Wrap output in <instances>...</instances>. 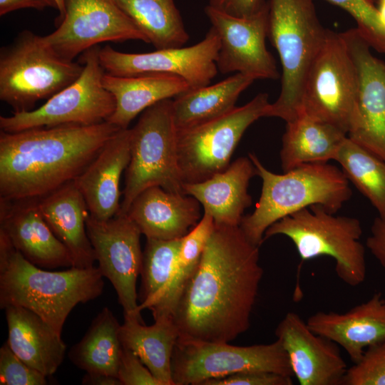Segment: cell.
<instances>
[{"label": "cell", "instance_id": "44", "mask_svg": "<svg viewBox=\"0 0 385 385\" xmlns=\"http://www.w3.org/2000/svg\"><path fill=\"white\" fill-rule=\"evenodd\" d=\"M57 4L58 15L56 19V24L58 25L63 19L65 13L64 0H55Z\"/></svg>", "mask_w": 385, "mask_h": 385}, {"label": "cell", "instance_id": "43", "mask_svg": "<svg viewBox=\"0 0 385 385\" xmlns=\"http://www.w3.org/2000/svg\"><path fill=\"white\" fill-rule=\"evenodd\" d=\"M81 382L83 385H122L118 377L101 373L86 372Z\"/></svg>", "mask_w": 385, "mask_h": 385}, {"label": "cell", "instance_id": "26", "mask_svg": "<svg viewBox=\"0 0 385 385\" xmlns=\"http://www.w3.org/2000/svg\"><path fill=\"white\" fill-rule=\"evenodd\" d=\"M102 83L114 97L115 108L108 122L120 129L155 103L190 89L183 78L168 74L115 76L104 73Z\"/></svg>", "mask_w": 385, "mask_h": 385}, {"label": "cell", "instance_id": "33", "mask_svg": "<svg viewBox=\"0 0 385 385\" xmlns=\"http://www.w3.org/2000/svg\"><path fill=\"white\" fill-rule=\"evenodd\" d=\"M349 181L365 196L385 218V162L348 137L335 159Z\"/></svg>", "mask_w": 385, "mask_h": 385}, {"label": "cell", "instance_id": "28", "mask_svg": "<svg viewBox=\"0 0 385 385\" xmlns=\"http://www.w3.org/2000/svg\"><path fill=\"white\" fill-rule=\"evenodd\" d=\"M347 135L303 112L287 123L280 151L284 172L305 163H326L337 158Z\"/></svg>", "mask_w": 385, "mask_h": 385}, {"label": "cell", "instance_id": "9", "mask_svg": "<svg viewBox=\"0 0 385 385\" xmlns=\"http://www.w3.org/2000/svg\"><path fill=\"white\" fill-rule=\"evenodd\" d=\"M93 46L81 54L83 70L72 83L29 111L0 116L1 130L7 133L65 124L92 125L108 121L115 108L113 96L105 88V73Z\"/></svg>", "mask_w": 385, "mask_h": 385}, {"label": "cell", "instance_id": "42", "mask_svg": "<svg viewBox=\"0 0 385 385\" xmlns=\"http://www.w3.org/2000/svg\"><path fill=\"white\" fill-rule=\"evenodd\" d=\"M48 7L57 9L55 0H0V16L23 9L42 11Z\"/></svg>", "mask_w": 385, "mask_h": 385}, {"label": "cell", "instance_id": "39", "mask_svg": "<svg viewBox=\"0 0 385 385\" xmlns=\"http://www.w3.org/2000/svg\"><path fill=\"white\" fill-rule=\"evenodd\" d=\"M292 376L267 371H244L206 381L202 385H292Z\"/></svg>", "mask_w": 385, "mask_h": 385}, {"label": "cell", "instance_id": "45", "mask_svg": "<svg viewBox=\"0 0 385 385\" xmlns=\"http://www.w3.org/2000/svg\"><path fill=\"white\" fill-rule=\"evenodd\" d=\"M378 9L380 21L385 28V0H381L380 6Z\"/></svg>", "mask_w": 385, "mask_h": 385}, {"label": "cell", "instance_id": "2", "mask_svg": "<svg viewBox=\"0 0 385 385\" xmlns=\"http://www.w3.org/2000/svg\"><path fill=\"white\" fill-rule=\"evenodd\" d=\"M120 129L106 121L1 130V198H40L74 180Z\"/></svg>", "mask_w": 385, "mask_h": 385}, {"label": "cell", "instance_id": "10", "mask_svg": "<svg viewBox=\"0 0 385 385\" xmlns=\"http://www.w3.org/2000/svg\"><path fill=\"white\" fill-rule=\"evenodd\" d=\"M174 385H202L206 381L244 371L294 376L281 342L251 346L178 339L172 357Z\"/></svg>", "mask_w": 385, "mask_h": 385}, {"label": "cell", "instance_id": "6", "mask_svg": "<svg viewBox=\"0 0 385 385\" xmlns=\"http://www.w3.org/2000/svg\"><path fill=\"white\" fill-rule=\"evenodd\" d=\"M314 205L284 217L265 231L263 242L283 235L294 243L301 262L321 256L332 257L339 278L351 287L363 283L366 276L365 248L359 241L360 221L337 216Z\"/></svg>", "mask_w": 385, "mask_h": 385}, {"label": "cell", "instance_id": "1", "mask_svg": "<svg viewBox=\"0 0 385 385\" xmlns=\"http://www.w3.org/2000/svg\"><path fill=\"white\" fill-rule=\"evenodd\" d=\"M240 226L216 225L172 317L179 339L230 342L250 327L263 270Z\"/></svg>", "mask_w": 385, "mask_h": 385}, {"label": "cell", "instance_id": "19", "mask_svg": "<svg viewBox=\"0 0 385 385\" xmlns=\"http://www.w3.org/2000/svg\"><path fill=\"white\" fill-rule=\"evenodd\" d=\"M0 231L18 252L39 267L73 266L69 251L42 216L38 198H0Z\"/></svg>", "mask_w": 385, "mask_h": 385}, {"label": "cell", "instance_id": "5", "mask_svg": "<svg viewBox=\"0 0 385 385\" xmlns=\"http://www.w3.org/2000/svg\"><path fill=\"white\" fill-rule=\"evenodd\" d=\"M268 3L267 37L279 56L282 75L279 96L270 103L265 117H277L287 123L301 113L304 81L329 29L321 24L314 0Z\"/></svg>", "mask_w": 385, "mask_h": 385}, {"label": "cell", "instance_id": "27", "mask_svg": "<svg viewBox=\"0 0 385 385\" xmlns=\"http://www.w3.org/2000/svg\"><path fill=\"white\" fill-rule=\"evenodd\" d=\"M120 337L123 347L133 351L161 385H174L172 357L179 333L171 316L155 317L150 326L142 318L124 316Z\"/></svg>", "mask_w": 385, "mask_h": 385}, {"label": "cell", "instance_id": "32", "mask_svg": "<svg viewBox=\"0 0 385 385\" xmlns=\"http://www.w3.org/2000/svg\"><path fill=\"white\" fill-rule=\"evenodd\" d=\"M214 227L212 217L204 212L198 223L182 237L172 279L159 300L149 309L153 318L160 315L172 317L178 300L196 270Z\"/></svg>", "mask_w": 385, "mask_h": 385}, {"label": "cell", "instance_id": "13", "mask_svg": "<svg viewBox=\"0 0 385 385\" xmlns=\"http://www.w3.org/2000/svg\"><path fill=\"white\" fill-rule=\"evenodd\" d=\"M62 21L43 42L60 58L73 61L86 50L108 41H148L113 0H64Z\"/></svg>", "mask_w": 385, "mask_h": 385}, {"label": "cell", "instance_id": "38", "mask_svg": "<svg viewBox=\"0 0 385 385\" xmlns=\"http://www.w3.org/2000/svg\"><path fill=\"white\" fill-rule=\"evenodd\" d=\"M117 377L122 385H161L140 358L123 347Z\"/></svg>", "mask_w": 385, "mask_h": 385}, {"label": "cell", "instance_id": "12", "mask_svg": "<svg viewBox=\"0 0 385 385\" xmlns=\"http://www.w3.org/2000/svg\"><path fill=\"white\" fill-rule=\"evenodd\" d=\"M359 91L358 74L342 33L329 30L303 88L302 111L348 134Z\"/></svg>", "mask_w": 385, "mask_h": 385}, {"label": "cell", "instance_id": "36", "mask_svg": "<svg viewBox=\"0 0 385 385\" xmlns=\"http://www.w3.org/2000/svg\"><path fill=\"white\" fill-rule=\"evenodd\" d=\"M342 385H385V339L368 347L348 368Z\"/></svg>", "mask_w": 385, "mask_h": 385}, {"label": "cell", "instance_id": "22", "mask_svg": "<svg viewBox=\"0 0 385 385\" xmlns=\"http://www.w3.org/2000/svg\"><path fill=\"white\" fill-rule=\"evenodd\" d=\"M200 205L190 195L152 186L136 196L126 214L146 238L178 240L200 220Z\"/></svg>", "mask_w": 385, "mask_h": 385}, {"label": "cell", "instance_id": "21", "mask_svg": "<svg viewBox=\"0 0 385 385\" xmlns=\"http://www.w3.org/2000/svg\"><path fill=\"white\" fill-rule=\"evenodd\" d=\"M312 332L342 346L353 364L365 350L385 339V301L375 292L344 313L318 312L307 321Z\"/></svg>", "mask_w": 385, "mask_h": 385}, {"label": "cell", "instance_id": "7", "mask_svg": "<svg viewBox=\"0 0 385 385\" xmlns=\"http://www.w3.org/2000/svg\"><path fill=\"white\" fill-rule=\"evenodd\" d=\"M83 64L66 61L54 53L41 36L24 30L0 52V99L13 113L32 110L74 82Z\"/></svg>", "mask_w": 385, "mask_h": 385}, {"label": "cell", "instance_id": "23", "mask_svg": "<svg viewBox=\"0 0 385 385\" xmlns=\"http://www.w3.org/2000/svg\"><path fill=\"white\" fill-rule=\"evenodd\" d=\"M254 175L251 159L241 157L205 180L183 183V193L195 198L215 225L240 226L245 210L252 205L248 186Z\"/></svg>", "mask_w": 385, "mask_h": 385}, {"label": "cell", "instance_id": "31", "mask_svg": "<svg viewBox=\"0 0 385 385\" xmlns=\"http://www.w3.org/2000/svg\"><path fill=\"white\" fill-rule=\"evenodd\" d=\"M156 49L182 47L189 39L174 0H113Z\"/></svg>", "mask_w": 385, "mask_h": 385}, {"label": "cell", "instance_id": "14", "mask_svg": "<svg viewBox=\"0 0 385 385\" xmlns=\"http://www.w3.org/2000/svg\"><path fill=\"white\" fill-rule=\"evenodd\" d=\"M86 229L98 268L113 286L123 315L142 318L136 290L143 262L140 230L121 212L106 220L89 215Z\"/></svg>", "mask_w": 385, "mask_h": 385}, {"label": "cell", "instance_id": "35", "mask_svg": "<svg viewBox=\"0 0 385 385\" xmlns=\"http://www.w3.org/2000/svg\"><path fill=\"white\" fill-rule=\"evenodd\" d=\"M348 12L356 28L371 47L385 53V28L380 21L379 9L371 0H326Z\"/></svg>", "mask_w": 385, "mask_h": 385}, {"label": "cell", "instance_id": "4", "mask_svg": "<svg viewBox=\"0 0 385 385\" xmlns=\"http://www.w3.org/2000/svg\"><path fill=\"white\" fill-rule=\"evenodd\" d=\"M262 191L254 211L243 217L240 227L252 243L260 246L265 231L280 219L312 205L335 214L350 199L349 181L342 170L326 163H305L283 174L267 170L249 153Z\"/></svg>", "mask_w": 385, "mask_h": 385}, {"label": "cell", "instance_id": "30", "mask_svg": "<svg viewBox=\"0 0 385 385\" xmlns=\"http://www.w3.org/2000/svg\"><path fill=\"white\" fill-rule=\"evenodd\" d=\"M120 325L108 307L103 308L82 339L71 348V361L86 372L117 377L123 349Z\"/></svg>", "mask_w": 385, "mask_h": 385}, {"label": "cell", "instance_id": "17", "mask_svg": "<svg viewBox=\"0 0 385 385\" xmlns=\"http://www.w3.org/2000/svg\"><path fill=\"white\" fill-rule=\"evenodd\" d=\"M357 70L356 110L347 137L385 162V63L358 30L342 33Z\"/></svg>", "mask_w": 385, "mask_h": 385}, {"label": "cell", "instance_id": "3", "mask_svg": "<svg viewBox=\"0 0 385 385\" xmlns=\"http://www.w3.org/2000/svg\"><path fill=\"white\" fill-rule=\"evenodd\" d=\"M103 277L98 267L41 269L27 260L0 231V307L30 309L61 335L72 309L99 297Z\"/></svg>", "mask_w": 385, "mask_h": 385}, {"label": "cell", "instance_id": "46", "mask_svg": "<svg viewBox=\"0 0 385 385\" xmlns=\"http://www.w3.org/2000/svg\"><path fill=\"white\" fill-rule=\"evenodd\" d=\"M384 298V301H385V297Z\"/></svg>", "mask_w": 385, "mask_h": 385}, {"label": "cell", "instance_id": "20", "mask_svg": "<svg viewBox=\"0 0 385 385\" xmlns=\"http://www.w3.org/2000/svg\"><path fill=\"white\" fill-rule=\"evenodd\" d=\"M130 128L118 130L73 180L97 220H108L120 209V183L130 159Z\"/></svg>", "mask_w": 385, "mask_h": 385}, {"label": "cell", "instance_id": "29", "mask_svg": "<svg viewBox=\"0 0 385 385\" xmlns=\"http://www.w3.org/2000/svg\"><path fill=\"white\" fill-rule=\"evenodd\" d=\"M255 79L237 73L214 85L190 89L173 101L177 130L186 129L220 117L235 108L240 93Z\"/></svg>", "mask_w": 385, "mask_h": 385}, {"label": "cell", "instance_id": "41", "mask_svg": "<svg viewBox=\"0 0 385 385\" xmlns=\"http://www.w3.org/2000/svg\"><path fill=\"white\" fill-rule=\"evenodd\" d=\"M366 246L385 269V218L377 216L374 219Z\"/></svg>", "mask_w": 385, "mask_h": 385}, {"label": "cell", "instance_id": "15", "mask_svg": "<svg viewBox=\"0 0 385 385\" xmlns=\"http://www.w3.org/2000/svg\"><path fill=\"white\" fill-rule=\"evenodd\" d=\"M220 38L211 26L205 38L188 47L156 49L131 53L106 45L100 48L99 61L106 73L115 76L168 74L184 79L190 89L207 86L217 75Z\"/></svg>", "mask_w": 385, "mask_h": 385}, {"label": "cell", "instance_id": "11", "mask_svg": "<svg viewBox=\"0 0 385 385\" xmlns=\"http://www.w3.org/2000/svg\"><path fill=\"white\" fill-rule=\"evenodd\" d=\"M270 103L268 94L261 93L220 117L178 130V165L183 183L201 182L225 170L247 128L265 116Z\"/></svg>", "mask_w": 385, "mask_h": 385}, {"label": "cell", "instance_id": "18", "mask_svg": "<svg viewBox=\"0 0 385 385\" xmlns=\"http://www.w3.org/2000/svg\"><path fill=\"white\" fill-rule=\"evenodd\" d=\"M275 335L300 385H342L348 367L337 344L312 332L298 314L287 313Z\"/></svg>", "mask_w": 385, "mask_h": 385}, {"label": "cell", "instance_id": "34", "mask_svg": "<svg viewBox=\"0 0 385 385\" xmlns=\"http://www.w3.org/2000/svg\"><path fill=\"white\" fill-rule=\"evenodd\" d=\"M181 239L163 240L146 238L140 271V312L149 309L167 288L175 269Z\"/></svg>", "mask_w": 385, "mask_h": 385}, {"label": "cell", "instance_id": "25", "mask_svg": "<svg viewBox=\"0 0 385 385\" xmlns=\"http://www.w3.org/2000/svg\"><path fill=\"white\" fill-rule=\"evenodd\" d=\"M8 327L6 342L26 364L46 376H52L62 364L66 345L61 334L30 309L21 306L5 309Z\"/></svg>", "mask_w": 385, "mask_h": 385}, {"label": "cell", "instance_id": "37", "mask_svg": "<svg viewBox=\"0 0 385 385\" xmlns=\"http://www.w3.org/2000/svg\"><path fill=\"white\" fill-rule=\"evenodd\" d=\"M47 376L18 357L6 342L0 348L1 385H46Z\"/></svg>", "mask_w": 385, "mask_h": 385}, {"label": "cell", "instance_id": "8", "mask_svg": "<svg viewBox=\"0 0 385 385\" xmlns=\"http://www.w3.org/2000/svg\"><path fill=\"white\" fill-rule=\"evenodd\" d=\"M172 103L168 98L150 106L130 128V159L118 212L126 213L136 196L152 186L183 193Z\"/></svg>", "mask_w": 385, "mask_h": 385}, {"label": "cell", "instance_id": "40", "mask_svg": "<svg viewBox=\"0 0 385 385\" xmlns=\"http://www.w3.org/2000/svg\"><path fill=\"white\" fill-rule=\"evenodd\" d=\"M267 5V0H209L208 4L217 10L241 18L255 15Z\"/></svg>", "mask_w": 385, "mask_h": 385}, {"label": "cell", "instance_id": "16", "mask_svg": "<svg viewBox=\"0 0 385 385\" xmlns=\"http://www.w3.org/2000/svg\"><path fill=\"white\" fill-rule=\"evenodd\" d=\"M205 13L220 38L217 69L225 74L237 71L255 79H277L275 60L267 49L269 3L250 17L229 15L210 6Z\"/></svg>", "mask_w": 385, "mask_h": 385}, {"label": "cell", "instance_id": "24", "mask_svg": "<svg viewBox=\"0 0 385 385\" xmlns=\"http://www.w3.org/2000/svg\"><path fill=\"white\" fill-rule=\"evenodd\" d=\"M38 207L49 227L69 251L73 267H93L96 258L86 229L90 212L75 182L38 198Z\"/></svg>", "mask_w": 385, "mask_h": 385}]
</instances>
